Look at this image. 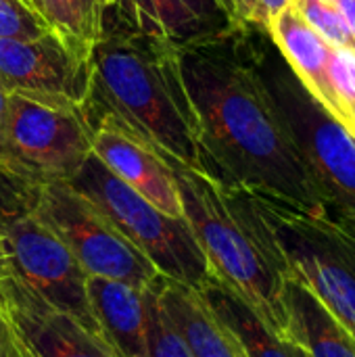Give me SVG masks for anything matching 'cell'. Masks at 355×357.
I'll use <instances>...</instances> for the list:
<instances>
[{"label":"cell","instance_id":"obj_3","mask_svg":"<svg viewBox=\"0 0 355 357\" xmlns=\"http://www.w3.org/2000/svg\"><path fill=\"white\" fill-rule=\"evenodd\" d=\"M165 163L178 186L182 215L211 274L243 297L274 333L282 335L287 270L251 195L180 161L165 159Z\"/></svg>","mask_w":355,"mask_h":357},{"label":"cell","instance_id":"obj_8","mask_svg":"<svg viewBox=\"0 0 355 357\" xmlns=\"http://www.w3.org/2000/svg\"><path fill=\"white\" fill-rule=\"evenodd\" d=\"M31 201L36 213L67 245L86 276L119 280L140 291L159 276L113 222L69 182L33 184Z\"/></svg>","mask_w":355,"mask_h":357},{"label":"cell","instance_id":"obj_24","mask_svg":"<svg viewBox=\"0 0 355 357\" xmlns=\"http://www.w3.org/2000/svg\"><path fill=\"white\" fill-rule=\"evenodd\" d=\"M291 4V0H255V13H253V27L268 31L270 23L278 17V13H282L287 6Z\"/></svg>","mask_w":355,"mask_h":357},{"label":"cell","instance_id":"obj_32","mask_svg":"<svg viewBox=\"0 0 355 357\" xmlns=\"http://www.w3.org/2000/svg\"><path fill=\"white\" fill-rule=\"evenodd\" d=\"M27 2H29V0H27Z\"/></svg>","mask_w":355,"mask_h":357},{"label":"cell","instance_id":"obj_22","mask_svg":"<svg viewBox=\"0 0 355 357\" xmlns=\"http://www.w3.org/2000/svg\"><path fill=\"white\" fill-rule=\"evenodd\" d=\"M50 31L27 0H0V38L31 40Z\"/></svg>","mask_w":355,"mask_h":357},{"label":"cell","instance_id":"obj_30","mask_svg":"<svg viewBox=\"0 0 355 357\" xmlns=\"http://www.w3.org/2000/svg\"><path fill=\"white\" fill-rule=\"evenodd\" d=\"M324 2H331V4H335V0H324Z\"/></svg>","mask_w":355,"mask_h":357},{"label":"cell","instance_id":"obj_9","mask_svg":"<svg viewBox=\"0 0 355 357\" xmlns=\"http://www.w3.org/2000/svg\"><path fill=\"white\" fill-rule=\"evenodd\" d=\"M92 132L84 115L8 96L0 169L29 184L71 182L92 155Z\"/></svg>","mask_w":355,"mask_h":357},{"label":"cell","instance_id":"obj_1","mask_svg":"<svg viewBox=\"0 0 355 357\" xmlns=\"http://www.w3.org/2000/svg\"><path fill=\"white\" fill-rule=\"evenodd\" d=\"M197 115L205 174L226 186L324 211L322 190L255 63L247 27L178 52Z\"/></svg>","mask_w":355,"mask_h":357},{"label":"cell","instance_id":"obj_14","mask_svg":"<svg viewBox=\"0 0 355 357\" xmlns=\"http://www.w3.org/2000/svg\"><path fill=\"white\" fill-rule=\"evenodd\" d=\"M270 40L285 56L293 73L305 86V90L341 123H347V115L337 98L331 79V56L333 46L299 15V10L289 4L270 23Z\"/></svg>","mask_w":355,"mask_h":357},{"label":"cell","instance_id":"obj_25","mask_svg":"<svg viewBox=\"0 0 355 357\" xmlns=\"http://www.w3.org/2000/svg\"><path fill=\"white\" fill-rule=\"evenodd\" d=\"M0 357H29L0 310Z\"/></svg>","mask_w":355,"mask_h":357},{"label":"cell","instance_id":"obj_2","mask_svg":"<svg viewBox=\"0 0 355 357\" xmlns=\"http://www.w3.org/2000/svg\"><path fill=\"white\" fill-rule=\"evenodd\" d=\"M90 67V126L111 119L161 157L205 172L197 115L178 52L115 25L105 29Z\"/></svg>","mask_w":355,"mask_h":357},{"label":"cell","instance_id":"obj_15","mask_svg":"<svg viewBox=\"0 0 355 357\" xmlns=\"http://www.w3.org/2000/svg\"><path fill=\"white\" fill-rule=\"evenodd\" d=\"M86 293L103 345L115 357H149L144 291L119 280L88 276Z\"/></svg>","mask_w":355,"mask_h":357},{"label":"cell","instance_id":"obj_26","mask_svg":"<svg viewBox=\"0 0 355 357\" xmlns=\"http://www.w3.org/2000/svg\"><path fill=\"white\" fill-rule=\"evenodd\" d=\"M220 2L241 29H245L253 23L255 0H220Z\"/></svg>","mask_w":355,"mask_h":357},{"label":"cell","instance_id":"obj_13","mask_svg":"<svg viewBox=\"0 0 355 357\" xmlns=\"http://www.w3.org/2000/svg\"><path fill=\"white\" fill-rule=\"evenodd\" d=\"M92 130V155L111 174L167 215L184 218L174 174L159 153L111 119H96Z\"/></svg>","mask_w":355,"mask_h":357},{"label":"cell","instance_id":"obj_12","mask_svg":"<svg viewBox=\"0 0 355 357\" xmlns=\"http://www.w3.org/2000/svg\"><path fill=\"white\" fill-rule=\"evenodd\" d=\"M113 8L126 29L174 52L241 31L220 0H115Z\"/></svg>","mask_w":355,"mask_h":357},{"label":"cell","instance_id":"obj_21","mask_svg":"<svg viewBox=\"0 0 355 357\" xmlns=\"http://www.w3.org/2000/svg\"><path fill=\"white\" fill-rule=\"evenodd\" d=\"M299 15L335 48L355 50V38L335 4L324 0H291Z\"/></svg>","mask_w":355,"mask_h":357},{"label":"cell","instance_id":"obj_6","mask_svg":"<svg viewBox=\"0 0 355 357\" xmlns=\"http://www.w3.org/2000/svg\"><path fill=\"white\" fill-rule=\"evenodd\" d=\"M31 188L33 184L0 169L2 261L19 280L73 316L100 341L86 293L88 276L67 245L36 213Z\"/></svg>","mask_w":355,"mask_h":357},{"label":"cell","instance_id":"obj_5","mask_svg":"<svg viewBox=\"0 0 355 357\" xmlns=\"http://www.w3.org/2000/svg\"><path fill=\"white\" fill-rule=\"evenodd\" d=\"M249 192V190H247ZM287 276L310 289L355 337V234L324 211L249 192Z\"/></svg>","mask_w":355,"mask_h":357},{"label":"cell","instance_id":"obj_19","mask_svg":"<svg viewBox=\"0 0 355 357\" xmlns=\"http://www.w3.org/2000/svg\"><path fill=\"white\" fill-rule=\"evenodd\" d=\"M52 33L82 61H90L107 29L105 0H29Z\"/></svg>","mask_w":355,"mask_h":357},{"label":"cell","instance_id":"obj_28","mask_svg":"<svg viewBox=\"0 0 355 357\" xmlns=\"http://www.w3.org/2000/svg\"><path fill=\"white\" fill-rule=\"evenodd\" d=\"M6 109H8V94L0 88V144H2V130L6 121Z\"/></svg>","mask_w":355,"mask_h":357},{"label":"cell","instance_id":"obj_18","mask_svg":"<svg viewBox=\"0 0 355 357\" xmlns=\"http://www.w3.org/2000/svg\"><path fill=\"white\" fill-rule=\"evenodd\" d=\"M197 291L211 314L239 339L247 357H305L297 345L274 333L253 307L218 276L211 274Z\"/></svg>","mask_w":355,"mask_h":357},{"label":"cell","instance_id":"obj_10","mask_svg":"<svg viewBox=\"0 0 355 357\" xmlns=\"http://www.w3.org/2000/svg\"><path fill=\"white\" fill-rule=\"evenodd\" d=\"M0 88L8 96L86 117L92 67L52 31L31 40L0 38Z\"/></svg>","mask_w":355,"mask_h":357},{"label":"cell","instance_id":"obj_17","mask_svg":"<svg viewBox=\"0 0 355 357\" xmlns=\"http://www.w3.org/2000/svg\"><path fill=\"white\" fill-rule=\"evenodd\" d=\"M155 289L163 312L192 356L247 357L239 339L211 314L197 289L163 276H157Z\"/></svg>","mask_w":355,"mask_h":357},{"label":"cell","instance_id":"obj_4","mask_svg":"<svg viewBox=\"0 0 355 357\" xmlns=\"http://www.w3.org/2000/svg\"><path fill=\"white\" fill-rule=\"evenodd\" d=\"M253 63L324 197V213L355 234V136L299 82L264 29L247 27Z\"/></svg>","mask_w":355,"mask_h":357},{"label":"cell","instance_id":"obj_7","mask_svg":"<svg viewBox=\"0 0 355 357\" xmlns=\"http://www.w3.org/2000/svg\"><path fill=\"white\" fill-rule=\"evenodd\" d=\"M69 184L113 222L155 266L159 276L192 289H199L211 276L207 257L188 222L184 218H172L149 203L111 174L94 155L86 159Z\"/></svg>","mask_w":355,"mask_h":357},{"label":"cell","instance_id":"obj_11","mask_svg":"<svg viewBox=\"0 0 355 357\" xmlns=\"http://www.w3.org/2000/svg\"><path fill=\"white\" fill-rule=\"evenodd\" d=\"M0 310L29 357H115L73 316L19 280L2 259Z\"/></svg>","mask_w":355,"mask_h":357},{"label":"cell","instance_id":"obj_31","mask_svg":"<svg viewBox=\"0 0 355 357\" xmlns=\"http://www.w3.org/2000/svg\"><path fill=\"white\" fill-rule=\"evenodd\" d=\"M0 259H2V251H0Z\"/></svg>","mask_w":355,"mask_h":357},{"label":"cell","instance_id":"obj_27","mask_svg":"<svg viewBox=\"0 0 355 357\" xmlns=\"http://www.w3.org/2000/svg\"><path fill=\"white\" fill-rule=\"evenodd\" d=\"M335 6L341 13L343 21L347 23L349 31L354 33L355 38V0H335Z\"/></svg>","mask_w":355,"mask_h":357},{"label":"cell","instance_id":"obj_20","mask_svg":"<svg viewBox=\"0 0 355 357\" xmlns=\"http://www.w3.org/2000/svg\"><path fill=\"white\" fill-rule=\"evenodd\" d=\"M157 280V278H155ZM155 280L144 289V316H146V349L149 357H195L182 341L157 297Z\"/></svg>","mask_w":355,"mask_h":357},{"label":"cell","instance_id":"obj_23","mask_svg":"<svg viewBox=\"0 0 355 357\" xmlns=\"http://www.w3.org/2000/svg\"><path fill=\"white\" fill-rule=\"evenodd\" d=\"M331 79L337 98L347 115L349 132L355 136V50L333 46Z\"/></svg>","mask_w":355,"mask_h":357},{"label":"cell","instance_id":"obj_16","mask_svg":"<svg viewBox=\"0 0 355 357\" xmlns=\"http://www.w3.org/2000/svg\"><path fill=\"white\" fill-rule=\"evenodd\" d=\"M282 337L305 357H355V337L299 280L282 284Z\"/></svg>","mask_w":355,"mask_h":357},{"label":"cell","instance_id":"obj_29","mask_svg":"<svg viewBox=\"0 0 355 357\" xmlns=\"http://www.w3.org/2000/svg\"><path fill=\"white\" fill-rule=\"evenodd\" d=\"M105 4H107V8H113V4H115V0H105Z\"/></svg>","mask_w":355,"mask_h":357}]
</instances>
